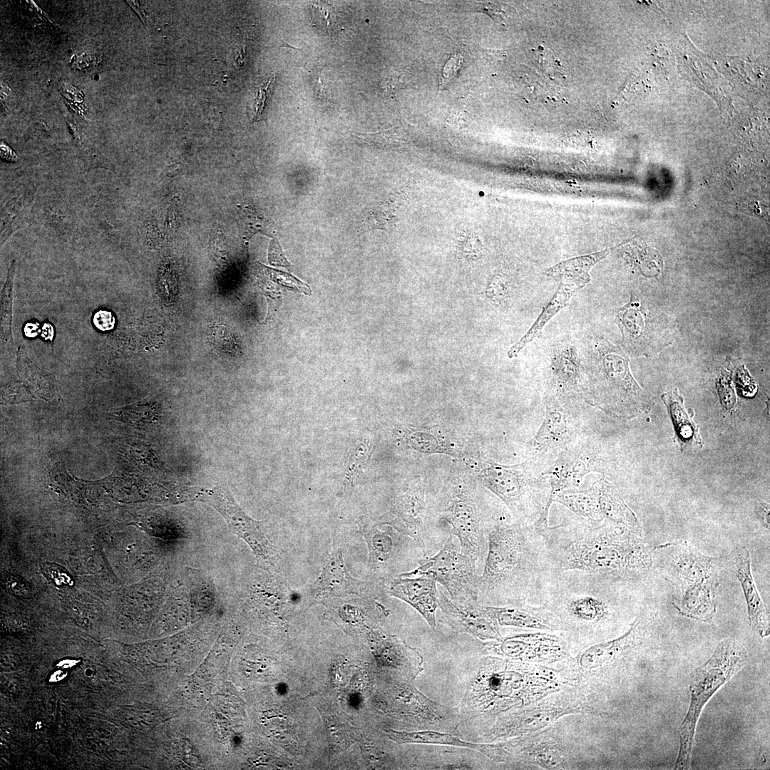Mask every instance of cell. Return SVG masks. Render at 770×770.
<instances>
[{
	"mask_svg": "<svg viewBox=\"0 0 770 770\" xmlns=\"http://www.w3.org/2000/svg\"><path fill=\"white\" fill-rule=\"evenodd\" d=\"M536 530L552 577L578 572L619 583L637 582L652 565L651 552L642 537L605 520L595 525L573 517Z\"/></svg>",
	"mask_w": 770,
	"mask_h": 770,
	"instance_id": "6da1fadb",
	"label": "cell"
},
{
	"mask_svg": "<svg viewBox=\"0 0 770 770\" xmlns=\"http://www.w3.org/2000/svg\"><path fill=\"white\" fill-rule=\"evenodd\" d=\"M551 577L545 546L533 525L513 523L502 516L493 523L478 578L480 603L495 607L543 604Z\"/></svg>",
	"mask_w": 770,
	"mask_h": 770,
	"instance_id": "7a4b0ae2",
	"label": "cell"
},
{
	"mask_svg": "<svg viewBox=\"0 0 770 770\" xmlns=\"http://www.w3.org/2000/svg\"><path fill=\"white\" fill-rule=\"evenodd\" d=\"M747 657L741 644L733 639H725L718 644L712 657L695 670L689 686L690 705L679 727L676 769H689L696 726L704 707L744 667Z\"/></svg>",
	"mask_w": 770,
	"mask_h": 770,
	"instance_id": "3957f363",
	"label": "cell"
},
{
	"mask_svg": "<svg viewBox=\"0 0 770 770\" xmlns=\"http://www.w3.org/2000/svg\"><path fill=\"white\" fill-rule=\"evenodd\" d=\"M590 353L605 398L603 406L623 417L646 410L649 397L633 378L627 353L603 338L595 342Z\"/></svg>",
	"mask_w": 770,
	"mask_h": 770,
	"instance_id": "277c9868",
	"label": "cell"
},
{
	"mask_svg": "<svg viewBox=\"0 0 770 770\" xmlns=\"http://www.w3.org/2000/svg\"><path fill=\"white\" fill-rule=\"evenodd\" d=\"M625 352L652 356L672 342V330L666 314L643 294L632 293L628 303L615 312Z\"/></svg>",
	"mask_w": 770,
	"mask_h": 770,
	"instance_id": "5b68a950",
	"label": "cell"
},
{
	"mask_svg": "<svg viewBox=\"0 0 770 770\" xmlns=\"http://www.w3.org/2000/svg\"><path fill=\"white\" fill-rule=\"evenodd\" d=\"M676 569L682 579L683 596L675 607L684 617L709 622L716 613L718 573L715 559L700 554L686 543L677 544Z\"/></svg>",
	"mask_w": 770,
	"mask_h": 770,
	"instance_id": "8992f818",
	"label": "cell"
},
{
	"mask_svg": "<svg viewBox=\"0 0 770 770\" xmlns=\"http://www.w3.org/2000/svg\"><path fill=\"white\" fill-rule=\"evenodd\" d=\"M401 575L428 576L442 585L451 599L459 602L478 601L477 565L458 548L451 535L436 555L426 557L413 571Z\"/></svg>",
	"mask_w": 770,
	"mask_h": 770,
	"instance_id": "52a82bcc",
	"label": "cell"
},
{
	"mask_svg": "<svg viewBox=\"0 0 770 770\" xmlns=\"http://www.w3.org/2000/svg\"><path fill=\"white\" fill-rule=\"evenodd\" d=\"M192 499L215 509L225 519L230 530L242 539L252 549L257 560L274 565L278 558L262 522L250 518L236 503L229 490L214 487L195 492Z\"/></svg>",
	"mask_w": 770,
	"mask_h": 770,
	"instance_id": "ba28073f",
	"label": "cell"
},
{
	"mask_svg": "<svg viewBox=\"0 0 770 770\" xmlns=\"http://www.w3.org/2000/svg\"><path fill=\"white\" fill-rule=\"evenodd\" d=\"M441 621L454 630L482 640H500L498 622L492 606L478 601L459 602L438 590Z\"/></svg>",
	"mask_w": 770,
	"mask_h": 770,
	"instance_id": "9c48e42d",
	"label": "cell"
},
{
	"mask_svg": "<svg viewBox=\"0 0 770 770\" xmlns=\"http://www.w3.org/2000/svg\"><path fill=\"white\" fill-rule=\"evenodd\" d=\"M371 594L368 582L356 580L350 575L344 564L342 549L334 544L319 577L312 585V596L323 600Z\"/></svg>",
	"mask_w": 770,
	"mask_h": 770,
	"instance_id": "30bf717a",
	"label": "cell"
},
{
	"mask_svg": "<svg viewBox=\"0 0 770 770\" xmlns=\"http://www.w3.org/2000/svg\"><path fill=\"white\" fill-rule=\"evenodd\" d=\"M389 593L413 607L432 629L436 628L438 590L433 578L425 575L405 577L399 575L390 584Z\"/></svg>",
	"mask_w": 770,
	"mask_h": 770,
	"instance_id": "8fae6325",
	"label": "cell"
},
{
	"mask_svg": "<svg viewBox=\"0 0 770 770\" xmlns=\"http://www.w3.org/2000/svg\"><path fill=\"white\" fill-rule=\"evenodd\" d=\"M733 563L746 597L749 625L761 637L769 636V612L756 589L751 570L750 555L745 546L738 545L735 548Z\"/></svg>",
	"mask_w": 770,
	"mask_h": 770,
	"instance_id": "7c38bea8",
	"label": "cell"
},
{
	"mask_svg": "<svg viewBox=\"0 0 770 770\" xmlns=\"http://www.w3.org/2000/svg\"><path fill=\"white\" fill-rule=\"evenodd\" d=\"M498 624L522 628L556 630L560 627L555 613L545 605L533 607L528 603L492 606Z\"/></svg>",
	"mask_w": 770,
	"mask_h": 770,
	"instance_id": "4fadbf2b",
	"label": "cell"
},
{
	"mask_svg": "<svg viewBox=\"0 0 770 770\" xmlns=\"http://www.w3.org/2000/svg\"><path fill=\"white\" fill-rule=\"evenodd\" d=\"M361 533L369 551V567L374 571L386 569L397 558L402 544L398 530H381L376 527L364 526Z\"/></svg>",
	"mask_w": 770,
	"mask_h": 770,
	"instance_id": "5bb4252c",
	"label": "cell"
},
{
	"mask_svg": "<svg viewBox=\"0 0 770 770\" xmlns=\"http://www.w3.org/2000/svg\"><path fill=\"white\" fill-rule=\"evenodd\" d=\"M16 358L17 374L34 395L48 401L61 400L55 377L30 359L24 344L19 346Z\"/></svg>",
	"mask_w": 770,
	"mask_h": 770,
	"instance_id": "9a60e30c",
	"label": "cell"
},
{
	"mask_svg": "<svg viewBox=\"0 0 770 770\" xmlns=\"http://www.w3.org/2000/svg\"><path fill=\"white\" fill-rule=\"evenodd\" d=\"M558 287L552 299L543 308L541 313L528 331L508 351L510 359L518 356L523 348L539 337L545 324L563 309L569 302L573 295L583 287L565 280H558Z\"/></svg>",
	"mask_w": 770,
	"mask_h": 770,
	"instance_id": "2e32d148",
	"label": "cell"
},
{
	"mask_svg": "<svg viewBox=\"0 0 770 770\" xmlns=\"http://www.w3.org/2000/svg\"><path fill=\"white\" fill-rule=\"evenodd\" d=\"M593 488L604 520L642 537L641 526L635 514L611 486L602 483Z\"/></svg>",
	"mask_w": 770,
	"mask_h": 770,
	"instance_id": "e0dca14e",
	"label": "cell"
},
{
	"mask_svg": "<svg viewBox=\"0 0 770 770\" xmlns=\"http://www.w3.org/2000/svg\"><path fill=\"white\" fill-rule=\"evenodd\" d=\"M642 635L641 622L637 619L622 636L588 647L581 655L580 664L586 668L600 666L612 657L636 646L642 640Z\"/></svg>",
	"mask_w": 770,
	"mask_h": 770,
	"instance_id": "ac0fdd59",
	"label": "cell"
},
{
	"mask_svg": "<svg viewBox=\"0 0 770 770\" xmlns=\"http://www.w3.org/2000/svg\"><path fill=\"white\" fill-rule=\"evenodd\" d=\"M623 242L601 251L561 261L548 268L545 271V274L555 278L557 281L565 280L584 287L591 280L590 271L592 267Z\"/></svg>",
	"mask_w": 770,
	"mask_h": 770,
	"instance_id": "d6986e66",
	"label": "cell"
},
{
	"mask_svg": "<svg viewBox=\"0 0 770 770\" xmlns=\"http://www.w3.org/2000/svg\"><path fill=\"white\" fill-rule=\"evenodd\" d=\"M388 736L399 744H441L474 749L491 756L494 746L472 743L460 739L451 734L436 730H420L416 732H396L389 730Z\"/></svg>",
	"mask_w": 770,
	"mask_h": 770,
	"instance_id": "ffe728a7",
	"label": "cell"
},
{
	"mask_svg": "<svg viewBox=\"0 0 770 770\" xmlns=\"http://www.w3.org/2000/svg\"><path fill=\"white\" fill-rule=\"evenodd\" d=\"M31 192H21L7 201L1 212V247L17 230L24 227L34 201Z\"/></svg>",
	"mask_w": 770,
	"mask_h": 770,
	"instance_id": "44dd1931",
	"label": "cell"
},
{
	"mask_svg": "<svg viewBox=\"0 0 770 770\" xmlns=\"http://www.w3.org/2000/svg\"><path fill=\"white\" fill-rule=\"evenodd\" d=\"M553 501L563 504L590 523L598 525L604 520L593 487L586 491H561Z\"/></svg>",
	"mask_w": 770,
	"mask_h": 770,
	"instance_id": "7402d4cb",
	"label": "cell"
},
{
	"mask_svg": "<svg viewBox=\"0 0 770 770\" xmlns=\"http://www.w3.org/2000/svg\"><path fill=\"white\" fill-rule=\"evenodd\" d=\"M553 354L552 369L558 383L565 386L576 383L580 367L577 348L570 343L562 344L555 349Z\"/></svg>",
	"mask_w": 770,
	"mask_h": 770,
	"instance_id": "603a6c76",
	"label": "cell"
},
{
	"mask_svg": "<svg viewBox=\"0 0 770 770\" xmlns=\"http://www.w3.org/2000/svg\"><path fill=\"white\" fill-rule=\"evenodd\" d=\"M662 399L669 410L677 436L683 446L701 447L698 428L686 413L681 398L675 392H672L664 394Z\"/></svg>",
	"mask_w": 770,
	"mask_h": 770,
	"instance_id": "cb8c5ba5",
	"label": "cell"
},
{
	"mask_svg": "<svg viewBox=\"0 0 770 770\" xmlns=\"http://www.w3.org/2000/svg\"><path fill=\"white\" fill-rule=\"evenodd\" d=\"M16 260H13L8 269L4 285L1 293V349L12 347V305L13 287L16 270Z\"/></svg>",
	"mask_w": 770,
	"mask_h": 770,
	"instance_id": "d4e9b609",
	"label": "cell"
},
{
	"mask_svg": "<svg viewBox=\"0 0 770 770\" xmlns=\"http://www.w3.org/2000/svg\"><path fill=\"white\" fill-rule=\"evenodd\" d=\"M565 433L567 428L564 416L555 407L548 406L545 421L534 441L536 446H549L550 443L559 441Z\"/></svg>",
	"mask_w": 770,
	"mask_h": 770,
	"instance_id": "484cf974",
	"label": "cell"
},
{
	"mask_svg": "<svg viewBox=\"0 0 770 770\" xmlns=\"http://www.w3.org/2000/svg\"><path fill=\"white\" fill-rule=\"evenodd\" d=\"M155 409L148 404H138L116 409L111 412L112 419L130 424L150 423L157 419Z\"/></svg>",
	"mask_w": 770,
	"mask_h": 770,
	"instance_id": "4316f807",
	"label": "cell"
},
{
	"mask_svg": "<svg viewBox=\"0 0 770 770\" xmlns=\"http://www.w3.org/2000/svg\"><path fill=\"white\" fill-rule=\"evenodd\" d=\"M356 136L366 143L390 148L406 144L407 138L400 127L371 133H356Z\"/></svg>",
	"mask_w": 770,
	"mask_h": 770,
	"instance_id": "83f0119b",
	"label": "cell"
},
{
	"mask_svg": "<svg viewBox=\"0 0 770 770\" xmlns=\"http://www.w3.org/2000/svg\"><path fill=\"white\" fill-rule=\"evenodd\" d=\"M41 570L47 579L58 587H71L73 584V577L61 565L53 563H45Z\"/></svg>",
	"mask_w": 770,
	"mask_h": 770,
	"instance_id": "f1b7e54d",
	"label": "cell"
},
{
	"mask_svg": "<svg viewBox=\"0 0 770 770\" xmlns=\"http://www.w3.org/2000/svg\"><path fill=\"white\" fill-rule=\"evenodd\" d=\"M33 399L34 394L22 381L8 384L1 389V399L6 403H19Z\"/></svg>",
	"mask_w": 770,
	"mask_h": 770,
	"instance_id": "f546056e",
	"label": "cell"
},
{
	"mask_svg": "<svg viewBox=\"0 0 770 770\" xmlns=\"http://www.w3.org/2000/svg\"><path fill=\"white\" fill-rule=\"evenodd\" d=\"M274 79V76L270 77L258 87L252 106V123L262 119V114L266 106L267 100L271 92Z\"/></svg>",
	"mask_w": 770,
	"mask_h": 770,
	"instance_id": "4dcf8cb0",
	"label": "cell"
},
{
	"mask_svg": "<svg viewBox=\"0 0 770 770\" xmlns=\"http://www.w3.org/2000/svg\"><path fill=\"white\" fill-rule=\"evenodd\" d=\"M369 218L371 223L375 228H382L384 226L391 223L395 217L394 210L388 205L382 204L374 208L371 211Z\"/></svg>",
	"mask_w": 770,
	"mask_h": 770,
	"instance_id": "1f68e13d",
	"label": "cell"
},
{
	"mask_svg": "<svg viewBox=\"0 0 770 770\" xmlns=\"http://www.w3.org/2000/svg\"><path fill=\"white\" fill-rule=\"evenodd\" d=\"M463 63V57L461 53H455L445 64L442 71L440 80V87L445 86L453 78Z\"/></svg>",
	"mask_w": 770,
	"mask_h": 770,
	"instance_id": "d6a6232c",
	"label": "cell"
},
{
	"mask_svg": "<svg viewBox=\"0 0 770 770\" xmlns=\"http://www.w3.org/2000/svg\"><path fill=\"white\" fill-rule=\"evenodd\" d=\"M312 14L314 19L319 26H322L328 31L332 26V11L330 6L324 4H312Z\"/></svg>",
	"mask_w": 770,
	"mask_h": 770,
	"instance_id": "836d02e7",
	"label": "cell"
},
{
	"mask_svg": "<svg viewBox=\"0 0 770 770\" xmlns=\"http://www.w3.org/2000/svg\"><path fill=\"white\" fill-rule=\"evenodd\" d=\"M6 584L9 590L15 595L26 597L31 594V586L21 577L9 576L6 578Z\"/></svg>",
	"mask_w": 770,
	"mask_h": 770,
	"instance_id": "e575fe53",
	"label": "cell"
},
{
	"mask_svg": "<svg viewBox=\"0 0 770 770\" xmlns=\"http://www.w3.org/2000/svg\"><path fill=\"white\" fill-rule=\"evenodd\" d=\"M93 322L96 328L108 332L114 327L115 317L111 312L99 310L94 314Z\"/></svg>",
	"mask_w": 770,
	"mask_h": 770,
	"instance_id": "d590c367",
	"label": "cell"
},
{
	"mask_svg": "<svg viewBox=\"0 0 770 770\" xmlns=\"http://www.w3.org/2000/svg\"><path fill=\"white\" fill-rule=\"evenodd\" d=\"M461 245L465 252H468L471 254L478 255L483 248L480 237L473 232L465 234L461 237Z\"/></svg>",
	"mask_w": 770,
	"mask_h": 770,
	"instance_id": "8d00e7d4",
	"label": "cell"
},
{
	"mask_svg": "<svg viewBox=\"0 0 770 770\" xmlns=\"http://www.w3.org/2000/svg\"><path fill=\"white\" fill-rule=\"evenodd\" d=\"M269 261L271 265L289 266L290 264L284 257L280 245L276 240H272L269 247Z\"/></svg>",
	"mask_w": 770,
	"mask_h": 770,
	"instance_id": "74e56055",
	"label": "cell"
},
{
	"mask_svg": "<svg viewBox=\"0 0 770 770\" xmlns=\"http://www.w3.org/2000/svg\"><path fill=\"white\" fill-rule=\"evenodd\" d=\"M95 63L96 58L94 56L84 54L77 56L76 59L73 63V66L76 69L84 70L95 65Z\"/></svg>",
	"mask_w": 770,
	"mask_h": 770,
	"instance_id": "f35d334b",
	"label": "cell"
},
{
	"mask_svg": "<svg viewBox=\"0 0 770 770\" xmlns=\"http://www.w3.org/2000/svg\"><path fill=\"white\" fill-rule=\"evenodd\" d=\"M758 514H759V518H760L763 525L766 527L767 528H769V509L766 508V505H764L763 503H761L760 505L759 510L758 511Z\"/></svg>",
	"mask_w": 770,
	"mask_h": 770,
	"instance_id": "ab89813d",
	"label": "cell"
},
{
	"mask_svg": "<svg viewBox=\"0 0 770 770\" xmlns=\"http://www.w3.org/2000/svg\"><path fill=\"white\" fill-rule=\"evenodd\" d=\"M42 337L46 340L53 341V327L49 323H45L41 329Z\"/></svg>",
	"mask_w": 770,
	"mask_h": 770,
	"instance_id": "60d3db41",
	"label": "cell"
},
{
	"mask_svg": "<svg viewBox=\"0 0 770 770\" xmlns=\"http://www.w3.org/2000/svg\"><path fill=\"white\" fill-rule=\"evenodd\" d=\"M1 155L3 158L9 161H15L16 160L17 156L9 147L5 145H1Z\"/></svg>",
	"mask_w": 770,
	"mask_h": 770,
	"instance_id": "b9f144b4",
	"label": "cell"
},
{
	"mask_svg": "<svg viewBox=\"0 0 770 770\" xmlns=\"http://www.w3.org/2000/svg\"><path fill=\"white\" fill-rule=\"evenodd\" d=\"M38 333V326L34 323H27L24 327V334L29 337H34Z\"/></svg>",
	"mask_w": 770,
	"mask_h": 770,
	"instance_id": "7bdbcfd3",
	"label": "cell"
}]
</instances>
